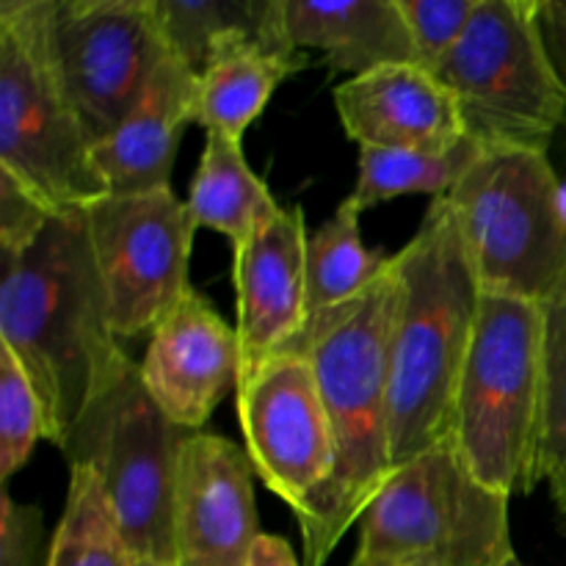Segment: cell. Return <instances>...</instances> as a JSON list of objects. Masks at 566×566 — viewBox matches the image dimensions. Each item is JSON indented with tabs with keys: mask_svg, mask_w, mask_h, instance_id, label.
Instances as JSON below:
<instances>
[{
	"mask_svg": "<svg viewBox=\"0 0 566 566\" xmlns=\"http://www.w3.org/2000/svg\"><path fill=\"white\" fill-rule=\"evenodd\" d=\"M401 276L396 258L365 293L318 315L285 352L304 354L318 379L335 442L324 490L296 514L304 566H324L385 490L392 464V329Z\"/></svg>",
	"mask_w": 566,
	"mask_h": 566,
	"instance_id": "6da1fadb",
	"label": "cell"
},
{
	"mask_svg": "<svg viewBox=\"0 0 566 566\" xmlns=\"http://www.w3.org/2000/svg\"><path fill=\"white\" fill-rule=\"evenodd\" d=\"M0 346L36 390L44 440L64 448L83 409L133 359L111 332L83 210L55 213L25 252L3 258Z\"/></svg>",
	"mask_w": 566,
	"mask_h": 566,
	"instance_id": "7a4b0ae2",
	"label": "cell"
},
{
	"mask_svg": "<svg viewBox=\"0 0 566 566\" xmlns=\"http://www.w3.org/2000/svg\"><path fill=\"white\" fill-rule=\"evenodd\" d=\"M392 258L401 276L390 385L398 470L451 437L457 387L484 291L448 197L431 199L420 230Z\"/></svg>",
	"mask_w": 566,
	"mask_h": 566,
	"instance_id": "3957f363",
	"label": "cell"
},
{
	"mask_svg": "<svg viewBox=\"0 0 566 566\" xmlns=\"http://www.w3.org/2000/svg\"><path fill=\"white\" fill-rule=\"evenodd\" d=\"M53 0H0V175L53 213L108 197L94 144L61 83Z\"/></svg>",
	"mask_w": 566,
	"mask_h": 566,
	"instance_id": "277c9868",
	"label": "cell"
},
{
	"mask_svg": "<svg viewBox=\"0 0 566 566\" xmlns=\"http://www.w3.org/2000/svg\"><path fill=\"white\" fill-rule=\"evenodd\" d=\"M545 310L525 298L481 293L473 343L453 403L451 440L492 490H536Z\"/></svg>",
	"mask_w": 566,
	"mask_h": 566,
	"instance_id": "5b68a950",
	"label": "cell"
},
{
	"mask_svg": "<svg viewBox=\"0 0 566 566\" xmlns=\"http://www.w3.org/2000/svg\"><path fill=\"white\" fill-rule=\"evenodd\" d=\"M191 434L155 407L130 359L61 448L70 468L94 470L136 562L175 564L177 473Z\"/></svg>",
	"mask_w": 566,
	"mask_h": 566,
	"instance_id": "8992f818",
	"label": "cell"
},
{
	"mask_svg": "<svg viewBox=\"0 0 566 566\" xmlns=\"http://www.w3.org/2000/svg\"><path fill=\"white\" fill-rule=\"evenodd\" d=\"M468 138L481 149L547 153L566 125V92L547 53L539 0H479L440 66Z\"/></svg>",
	"mask_w": 566,
	"mask_h": 566,
	"instance_id": "52a82bcc",
	"label": "cell"
},
{
	"mask_svg": "<svg viewBox=\"0 0 566 566\" xmlns=\"http://www.w3.org/2000/svg\"><path fill=\"white\" fill-rule=\"evenodd\" d=\"M484 293L545 304L566 276L562 177L547 153L486 149L448 193Z\"/></svg>",
	"mask_w": 566,
	"mask_h": 566,
	"instance_id": "ba28073f",
	"label": "cell"
},
{
	"mask_svg": "<svg viewBox=\"0 0 566 566\" xmlns=\"http://www.w3.org/2000/svg\"><path fill=\"white\" fill-rule=\"evenodd\" d=\"M509 501L448 437L390 475L359 517L357 553L403 566H506L517 556Z\"/></svg>",
	"mask_w": 566,
	"mask_h": 566,
	"instance_id": "9c48e42d",
	"label": "cell"
},
{
	"mask_svg": "<svg viewBox=\"0 0 566 566\" xmlns=\"http://www.w3.org/2000/svg\"><path fill=\"white\" fill-rule=\"evenodd\" d=\"M86 213L94 265L116 340L149 335L191 291L188 263L197 224L171 188L108 193Z\"/></svg>",
	"mask_w": 566,
	"mask_h": 566,
	"instance_id": "30bf717a",
	"label": "cell"
},
{
	"mask_svg": "<svg viewBox=\"0 0 566 566\" xmlns=\"http://www.w3.org/2000/svg\"><path fill=\"white\" fill-rule=\"evenodd\" d=\"M50 42L92 144L111 136L171 53L155 0H53Z\"/></svg>",
	"mask_w": 566,
	"mask_h": 566,
	"instance_id": "8fae6325",
	"label": "cell"
},
{
	"mask_svg": "<svg viewBox=\"0 0 566 566\" xmlns=\"http://www.w3.org/2000/svg\"><path fill=\"white\" fill-rule=\"evenodd\" d=\"M243 448L265 490L302 512L329 481L335 442L304 354L280 352L235 390Z\"/></svg>",
	"mask_w": 566,
	"mask_h": 566,
	"instance_id": "7c38bea8",
	"label": "cell"
},
{
	"mask_svg": "<svg viewBox=\"0 0 566 566\" xmlns=\"http://www.w3.org/2000/svg\"><path fill=\"white\" fill-rule=\"evenodd\" d=\"M258 528L247 448L219 434L188 437L175 495L177 566H247Z\"/></svg>",
	"mask_w": 566,
	"mask_h": 566,
	"instance_id": "4fadbf2b",
	"label": "cell"
},
{
	"mask_svg": "<svg viewBox=\"0 0 566 566\" xmlns=\"http://www.w3.org/2000/svg\"><path fill=\"white\" fill-rule=\"evenodd\" d=\"M138 370L155 407L197 434L216 407L238 390L241 346L235 326L191 287L149 332Z\"/></svg>",
	"mask_w": 566,
	"mask_h": 566,
	"instance_id": "5bb4252c",
	"label": "cell"
},
{
	"mask_svg": "<svg viewBox=\"0 0 566 566\" xmlns=\"http://www.w3.org/2000/svg\"><path fill=\"white\" fill-rule=\"evenodd\" d=\"M307 238L302 205H291L235 249L238 385L285 352L307 324Z\"/></svg>",
	"mask_w": 566,
	"mask_h": 566,
	"instance_id": "9a60e30c",
	"label": "cell"
},
{
	"mask_svg": "<svg viewBox=\"0 0 566 566\" xmlns=\"http://www.w3.org/2000/svg\"><path fill=\"white\" fill-rule=\"evenodd\" d=\"M343 130L359 149L448 153L468 138L457 99L420 64H387L335 88Z\"/></svg>",
	"mask_w": 566,
	"mask_h": 566,
	"instance_id": "2e32d148",
	"label": "cell"
},
{
	"mask_svg": "<svg viewBox=\"0 0 566 566\" xmlns=\"http://www.w3.org/2000/svg\"><path fill=\"white\" fill-rule=\"evenodd\" d=\"M193 97L197 75L169 53L125 119L94 144V164L108 193L125 197L171 188L182 130L193 125Z\"/></svg>",
	"mask_w": 566,
	"mask_h": 566,
	"instance_id": "e0dca14e",
	"label": "cell"
},
{
	"mask_svg": "<svg viewBox=\"0 0 566 566\" xmlns=\"http://www.w3.org/2000/svg\"><path fill=\"white\" fill-rule=\"evenodd\" d=\"M285 22L298 50H318L332 72L354 77L387 64H418L398 0L313 3L285 0Z\"/></svg>",
	"mask_w": 566,
	"mask_h": 566,
	"instance_id": "ac0fdd59",
	"label": "cell"
},
{
	"mask_svg": "<svg viewBox=\"0 0 566 566\" xmlns=\"http://www.w3.org/2000/svg\"><path fill=\"white\" fill-rule=\"evenodd\" d=\"M171 53L202 75L216 59L247 44L298 50L285 22V0H155Z\"/></svg>",
	"mask_w": 566,
	"mask_h": 566,
	"instance_id": "d6986e66",
	"label": "cell"
},
{
	"mask_svg": "<svg viewBox=\"0 0 566 566\" xmlns=\"http://www.w3.org/2000/svg\"><path fill=\"white\" fill-rule=\"evenodd\" d=\"M304 66V50H271L263 44L221 55L197 77L193 125L243 142V133L263 114L280 83Z\"/></svg>",
	"mask_w": 566,
	"mask_h": 566,
	"instance_id": "ffe728a7",
	"label": "cell"
},
{
	"mask_svg": "<svg viewBox=\"0 0 566 566\" xmlns=\"http://www.w3.org/2000/svg\"><path fill=\"white\" fill-rule=\"evenodd\" d=\"M186 205L197 230L205 227L230 238L232 249L247 243V238L282 208L263 177L249 166L243 142L219 133L205 136L202 160Z\"/></svg>",
	"mask_w": 566,
	"mask_h": 566,
	"instance_id": "44dd1931",
	"label": "cell"
},
{
	"mask_svg": "<svg viewBox=\"0 0 566 566\" xmlns=\"http://www.w3.org/2000/svg\"><path fill=\"white\" fill-rule=\"evenodd\" d=\"M390 254L365 247L359 213L343 202L307 238V324L354 302L390 269Z\"/></svg>",
	"mask_w": 566,
	"mask_h": 566,
	"instance_id": "7402d4cb",
	"label": "cell"
},
{
	"mask_svg": "<svg viewBox=\"0 0 566 566\" xmlns=\"http://www.w3.org/2000/svg\"><path fill=\"white\" fill-rule=\"evenodd\" d=\"M484 149L464 138L448 153H415V149H359V180L346 199L357 213L390 202L407 193L448 197L473 169Z\"/></svg>",
	"mask_w": 566,
	"mask_h": 566,
	"instance_id": "603a6c76",
	"label": "cell"
},
{
	"mask_svg": "<svg viewBox=\"0 0 566 566\" xmlns=\"http://www.w3.org/2000/svg\"><path fill=\"white\" fill-rule=\"evenodd\" d=\"M48 566H136L94 470L70 468V490L50 539Z\"/></svg>",
	"mask_w": 566,
	"mask_h": 566,
	"instance_id": "cb8c5ba5",
	"label": "cell"
},
{
	"mask_svg": "<svg viewBox=\"0 0 566 566\" xmlns=\"http://www.w3.org/2000/svg\"><path fill=\"white\" fill-rule=\"evenodd\" d=\"M545 310L542 352V418L536 440V486L551 484V495L566 520V276Z\"/></svg>",
	"mask_w": 566,
	"mask_h": 566,
	"instance_id": "d4e9b609",
	"label": "cell"
},
{
	"mask_svg": "<svg viewBox=\"0 0 566 566\" xmlns=\"http://www.w3.org/2000/svg\"><path fill=\"white\" fill-rule=\"evenodd\" d=\"M44 437L42 407L31 379L9 348L0 346V481L20 473Z\"/></svg>",
	"mask_w": 566,
	"mask_h": 566,
	"instance_id": "484cf974",
	"label": "cell"
},
{
	"mask_svg": "<svg viewBox=\"0 0 566 566\" xmlns=\"http://www.w3.org/2000/svg\"><path fill=\"white\" fill-rule=\"evenodd\" d=\"M412 33L418 64L440 72L468 31L479 0H398Z\"/></svg>",
	"mask_w": 566,
	"mask_h": 566,
	"instance_id": "4316f807",
	"label": "cell"
},
{
	"mask_svg": "<svg viewBox=\"0 0 566 566\" xmlns=\"http://www.w3.org/2000/svg\"><path fill=\"white\" fill-rule=\"evenodd\" d=\"M0 566H48L42 509L17 503L6 484L0 501Z\"/></svg>",
	"mask_w": 566,
	"mask_h": 566,
	"instance_id": "83f0119b",
	"label": "cell"
},
{
	"mask_svg": "<svg viewBox=\"0 0 566 566\" xmlns=\"http://www.w3.org/2000/svg\"><path fill=\"white\" fill-rule=\"evenodd\" d=\"M53 210L22 191L11 177L0 175V252L3 258L22 254L53 219Z\"/></svg>",
	"mask_w": 566,
	"mask_h": 566,
	"instance_id": "f1b7e54d",
	"label": "cell"
},
{
	"mask_svg": "<svg viewBox=\"0 0 566 566\" xmlns=\"http://www.w3.org/2000/svg\"><path fill=\"white\" fill-rule=\"evenodd\" d=\"M539 22L547 53L566 92V0H539Z\"/></svg>",
	"mask_w": 566,
	"mask_h": 566,
	"instance_id": "f546056e",
	"label": "cell"
},
{
	"mask_svg": "<svg viewBox=\"0 0 566 566\" xmlns=\"http://www.w3.org/2000/svg\"><path fill=\"white\" fill-rule=\"evenodd\" d=\"M247 566H302L298 564L296 553L287 545L282 536L274 534H260L254 542L252 553H249Z\"/></svg>",
	"mask_w": 566,
	"mask_h": 566,
	"instance_id": "4dcf8cb0",
	"label": "cell"
},
{
	"mask_svg": "<svg viewBox=\"0 0 566 566\" xmlns=\"http://www.w3.org/2000/svg\"><path fill=\"white\" fill-rule=\"evenodd\" d=\"M348 566H403L392 558H381V556H368V553H354L352 564Z\"/></svg>",
	"mask_w": 566,
	"mask_h": 566,
	"instance_id": "1f68e13d",
	"label": "cell"
},
{
	"mask_svg": "<svg viewBox=\"0 0 566 566\" xmlns=\"http://www.w3.org/2000/svg\"><path fill=\"white\" fill-rule=\"evenodd\" d=\"M562 210H564V219H566V175L562 177Z\"/></svg>",
	"mask_w": 566,
	"mask_h": 566,
	"instance_id": "d6a6232c",
	"label": "cell"
},
{
	"mask_svg": "<svg viewBox=\"0 0 566 566\" xmlns=\"http://www.w3.org/2000/svg\"><path fill=\"white\" fill-rule=\"evenodd\" d=\"M136 566H177V564H155V562H136Z\"/></svg>",
	"mask_w": 566,
	"mask_h": 566,
	"instance_id": "836d02e7",
	"label": "cell"
},
{
	"mask_svg": "<svg viewBox=\"0 0 566 566\" xmlns=\"http://www.w3.org/2000/svg\"><path fill=\"white\" fill-rule=\"evenodd\" d=\"M506 566H525V564H523V562H520V558H517V556H514V558H512V562H509Z\"/></svg>",
	"mask_w": 566,
	"mask_h": 566,
	"instance_id": "e575fe53",
	"label": "cell"
}]
</instances>
